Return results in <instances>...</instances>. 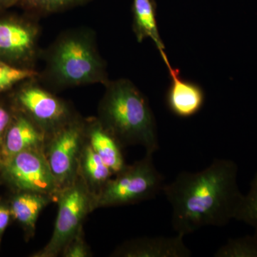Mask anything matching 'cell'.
<instances>
[{"label":"cell","mask_w":257,"mask_h":257,"mask_svg":"<svg viewBox=\"0 0 257 257\" xmlns=\"http://www.w3.org/2000/svg\"><path fill=\"white\" fill-rule=\"evenodd\" d=\"M109 179L95 197L96 208L127 205L149 200L163 192L165 178L157 170L153 154L126 165Z\"/></svg>","instance_id":"cell-4"},{"label":"cell","mask_w":257,"mask_h":257,"mask_svg":"<svg viewBox=\"0 0 257 257\" xmlns=\"http://www.w3.org/2000/svg\"><path fill=\"white\" fill-rule=\"evenodd\" d=\"M114 175L86 140L79 158L78 175L95 197Z\"/></svg>","instance_id":"cell-15"},{"label":"cell","mask_w":257,"mask_h":257,"mask_svg":"<svg viewBox=\"0 0 257 257\" xmlns=\"http://www.w3.org/2000/svg\"><path fill=\"white\" fill-rule=\"evenodd\" d=\"M184 236L143 237L126 241L115 250L113 256L124 257H190L192 252L184 241Z\"/></svg>","instance_id":"cell-11"},{"label":"cell","mask_w":257,"mask_h":257,"mask_svg":"<svg viewBox=\"0 0 257 257\" xmlns=\"http://www.w3.org/2000/svg\"><path fill=\"white\" fill-rule=\"evenodd\" d=\"M85 137L92 150L114 175L126 167L122 147L97 117L85 119Z\"/></svg>","instance_id":"cell-13"},{"label":"cell","mask_w":257,"mask_h":257,"mask_svg":"<svg viewBox=\"0 0 257 257\" xmlns=\"http://www.w3.org/2000/svg\"><path fill=\"white\" fill-rule=\"evenodd\" d=\"M98 106V119L121 147L139 145L146 153L160 149L156 121L148 100L131 81L120 79L106 83Z\"/></svg>","instance_id":"cell-3"},{"label":"cell","mask_w":257,"mask_h":257,"mask_svg":"<svg viewBox=\"0 0 257 257\" xmlns=\"http://www.w3.org/2000/svg\"><path fill=\"white\" fill-rule=\"evenodd\" d=\"M90 249L83 237L81 231L73 239L71 240L62 251L64 257H87L90 256Z\"/></svg>","instance_id":"cell-21"},{"label":"cell","mask_w":257,"mask_h":257,"mask_svg":"<svg viewBox=\"0 0 257 257\" xmlns=\"http://www.w3.org/2000/svg\"><path fill=\"white\" fill-rule=\"evenodd\" d=\"M171 77V84L167 93V104L170 110L181 118H189L202 109L205 94L197 83L182 79L178 69L170 65L167 56L162 57Z\"/></svg>","instance_id":"cell-10"},{"label":"cell","mask_w":257,"mask_h":257,"mask_svg":"<svg viewBox=\"0 0 257 257\" xmlns=\"http://www.w3.org/2000/svg\"><path fill=\"white\" fill-rule=\"evenodd\" d=\"M17 87L14 100L18 111L32 120L47 138L77 115L67 101L44 87L37 77L24 81Z\"/></svg>","instance_id":"cell-7"},{"label":"cell","mask_w":257,"mask_h":257,"mask_svg":"<svg viewBox=\"0 0 257 257\" xmlns=\"http://www.w3.org/2000/svg\"><path fill=\"white\" fill-rule=\"evenodd\" d=\"M215 257H257V235L231 239L214 253Z\"/></svg>","instance_id":"cell-18"},{"label":"cell","mask_w":257,"mask_h":257,"mask_svg":"<svg viewBox=\"0 0 257 257\" xmlns=\"http://www.w3.org/2000/svg\"><path fill=\"white\" fill-rule=\"evenodd\" d=\"M14 114L0 104V146H3L7 131L11 124Z\"/></svg>","instance_id":"cell-22"},{"label":"cell","mask_w":257,"mask_h":257,"mask_svg":"<svg viewBox=\"0 0 257 257\" xmlns=\"http://www.w3.org/2000/svg\"><path fill=\"white\" fill-rule=\"evenodd\" d=\"M236 220L252 226L257 235V172L251 181L247 194L243 195Z\"/></svg>","instance_id":"cell-20"},{"label":"cell","mask_w":257,"mask_h":257,"mask_svg":"<svg viewBox=\"0 0 257 257\" xmlns=\"http://www.w3.org/2000/svg\"><path fill=\"white\" fill-rule=\"evenodd\" d=\"M92 0H20L19 8L26 13L40 19L64 13L83 6Z\"/></svg>","instance_id":"cell-17"},{"label":"cell","mask_w":257,"mask_h":257,"mask_svg":"<svg viewBox=\"0 0 257 257\" xmlns=\"http://www.w3.org/2000/svg\"><path fill=\"white\" fill-rule=\"evenodd\" d=\"M52 197L41 193L23 192L15 196L10 206L14 216L28 232L35 231L40 213L52 201Z\"/></svg>","instance_id":"cell-16"},{"label":"cell","mask_w":257,"mask_h":257,"mask_svg":"<svg viewBox=\"0 0 257 257\" xmlns=\"http://www.w3.org/2000/svg\"><path fill=\"white\" fill-rule=\"evenodd\" d=\"M12 212L10 207L0 204V242L5 230L10 224Z\"/></svg>","instance_id":"cell-23"},{"label":"cell","mask_w":257,"mask_h":257,"mask_svg":"<svg viewBox=\"0 0 257 257\" xmlns=\"http://www.w3.org/2000/svg\"><path fill=\"white\" fill-rule=\"evenodd\" d=\"M47 136L21 111L14 114L3 143L5 157L25 150H44Z\"/></svg>","instance_id":"cell-12"},{"label":"cell","mask_w":257,"mask_h":257,"mask_svg":"<svg viewBox=\"0 0 257 257\" xmlns=\"http://www.w3.org/2000/svg\"><path fill=\"white\" fill-rule=\"evenodd\" d=\"M85 141V119L78 114L47 137L44 152L60 189L77 179Z\"/></svg>","instance_id":"cell-8"},{"label":"cell","mask_w":257,"mask_h":257,"mask_svg":"<svg viewBox=\"0 0 257 257\" xmlns=\"http://www.w3.org/2000/svg\"><path fill=\"white\" fill-rule=\"evenodd\" d=\"M40 19L0 13V60L21 68L35 69L40 60Z\"/></svg>","instance_id":"cell-6"},{"label":"cell","mask_w":257,"mask_h":257,"mask_svg":"<svg viewBox=\"0 0 257 257\" xmlns=\"http://www.w3.org/2000/svg\"><path fill=\"white\" fill-rule=\"evenodd\" d=\"M37 75L38 71L35 69L21 68L0 60V93L10 90Z\"/></svg>","instance_id":"cell-19"},{"label":"cell","mask_w":257,"mask_h":257,"mask_svg":"<svg viewBox=\"0 0 257 257\" xmlns=\"http://www.w3.org/2000/svg\"><path fill=\"white\" fill-rule=\"evenodd\" d=\"M3 170L8 180L23 192L41 193L55 197L60 190L44 150H25L5 157Z\"/></svg>","instance_id":"cell-9"},{"label":"cell","mask_w":257,"mask_h":257,"mask_svg":"<svg viewBox=\"0 0 257 257\" xmlns=\"http://www.w3.org/2000/svg\"><path fill=\"white\" fill-rule=\"evenodd\" d=\"M133 29L139 42L150 38L160 51L165 53V45L161 40L157 23V5L155 0H133Z\"/></svg>","instance_id":"cell-14"},{"label":"cell","mask_w":257,"mask_h":257,"mask_svg":"<svg viewBox=\"0 0 257 257\" xmlns=\"http://www.w3.org/2000/svg\"><path fill=\"white\" fill-rule=\"evenodd\" d=\"M237 176L234 161L214 159L204 170L182 171L165 184L162 193L172 208L176 233L185 236L206 226H225L236 219L243 197Z\"/></svg>","instance_id":"cell-1"},{"label":"cell","mask_w":257,"mask_h":257,"mask_svg":"<svg viewBox=\"0 0 257 257\" xmlns=\"http://www.w3.org/2000/svg\"><path fill=\"white\" fill-rule=\"evenodd\" d=\"M45 67L37 78L50 91L109 82L106 64L99 52L96 32L87 27L70 29L42 50Z\"/></svg>","instance_id":"cell-2"},{"label":"cell","mask_w":257,"mask_h":257,"mask_svg":"<svg viewBox=\"0 0 257 257\" xmlns=\"http://www.w3.org/2000/svg\"><path fill=\"white\" fill-rule=\"evenodd\" d=\"M20 2V0H0V13H5L13 7H18Z\"/></svg>","instance_id":"cell-24"},{"label":"cell","mask_w":257,"mask_h":257,"mask_svg":"<svg viewBox=\"0 0 257 257\" xmlns=\"http://www.w3.org/2000/svg\"><path fill=\"white\" fill-rule=\"evenodd\" d=\"M55 197L58 211L53 234L46 246L35 256L55 257L61 254L67 243L82 231L86 216L96 209L95 196L79 175L73 183L60 189Z\"/></svg>","instance_id":"cell-5"}]
</instances>
